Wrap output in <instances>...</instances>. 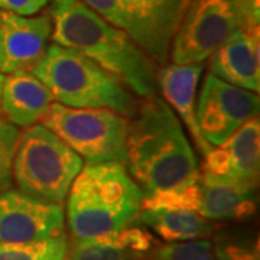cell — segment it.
<instances>
[{"label": "cell", "mask_w": 260, "mask_h": 260, "mask_svg": "<svg viewBox=\"0 0 260 260\" xmlns=\"http://www.w3.org/2000/svg\"><path fill=\"white\" fill-rule=\"evenodd\" d=\"M124 167L145 194L201 177L182 123L156 94L145 97L129 119Z\"/></svg>", "instance_id": "cell-1"}, {"label": "cell", "mask_w": 260, "mask_h": 260, "mask_svg": "<svg viewBox=\"0 0 260 260\" xmlns=\"http://www.w3.org/2000/svg\"><path fill=\"white\" fill-rule=\"evenodd\" d=\"M48 15L54 44L81 52L139 97L156 94L155 61L123 29L113 26L81 0H52Z\"/></svg>", "instance_id": "cell-2"}, {"label": "cell", "mask_w": 260, "mask_h": 260, "mask_svg": "<svg viewBox=\"0 0 260 260\" xmlns=\"http://www.w3.org/2000/svg\"><path fill=\"white\" fill-rule=\"evenodd\" d=\"M145 192L120 162L85 165L68 192L67 218L74 239H95L138 221Z\"/></svg>", "instance_id": "cell-3"}, {"label": "cell", "mask_w": 260, "mask_h": 260, "mask_svg": "<svg viewBox=\"0 0 260 260\" xmlns=\"http://www.w3.org/2000/svg\"><path fill=\"white\" fill-rule=\"evenodd\" d=\"M30 73L52 100L77 109H109L130 119L139 103L126 85L73 48L52 44Z\"/></svg>", "instance_id": "cell-4"}, {"label": "cell", "mask_w": 260, "mask_h": 260, "mask_svg": "<svg viewBox=\"0 0 260 260\" xmlns=\"http://www.w3.org/2000/svg\"><path fill=\"white\" fill-rule=\"evenodd\" d=\"M83 159L42 124H32L19 136L12 175L19 191L37 200L62 204Z\"/></svg>", "instance_id": "cell-5"}, {"label": "cell", "mask_w": 260, "mask_h": 260, "mask_svg": "<svg viewBox=\"0 0 260 260\" xmlns=\"http://www.w3.org/2000/svg\"><path fill=\"white\" fill-rule=\"evenodd\" d=\"M41 124L73 149L87 165L120 162L124 165L129 119L109 109H77L51 103Z\"/></svg>", "instance_id": "cell-6"}, {"label": "cell", "mask_w": 260, "mask_h": 260, "mask_svg": "<svg viewBox=\"0 0 260 260\" xmlns=\"http://www.w3.org/2000/svg\"><path fill=\"white\" fill-rule=\"evenodd\" d=\"M236 29V0H192L171 42L172 64H203Z\"/></svg>", "instance_id": "cell-7"}, {"label": "cell", "mask_w": 260, "mask_h": 260, "mask_svg": "<svg viewBox=\"0 0 260 260\" xmlns=\"http://www.w3.org/2000/svg\"><path fill=\"white\" fill-rule=\"evenodd\" d=\"M259 94L207 74L195 109L201 135L211 146L223 145L246 121L259 117Z\"/></svg>", "instance_id": "cell-8"}, {"label": "cell", "mask_w": 260, "mask_h": 260, "mask_svg": "<svg viewBox=\"0 0 260 260\" xmlns=\"http://www.w3.org/2000/svg\"><path fill=\"white\" fill-rule=\"evenodd\" d=\"M62 233L61 204L45 203L20 191L0 192V243L35 242Z\"/></svg>", "instance_id": "cell-9"}, {"label": "cell", "mask_w": 260, "mask_h": 260, "mask_svg": "<svg viewBox=\"0 0 260 260\" xmlns=\"http://www.w3.org/2000/svg\"><path fill=\"white\" fill-rule=\"evenodd\" d=\"M52 32L49 15L20 16L2 12L0 19V73L30 71L45 55Z\"/></svg>", "instance_id": "cell-10"}, {"label": "cell", "mask_w": 260, "mask_h": 260, "mask_svg": "<svg viewBox=\"0 0 260 260\" xmlns=\"http://www.w3.org/2000/svg\"><path fill=\"white\" fill-rule=\"evenodd\" d=\"M257 182L201 174V204L198 214L211 221H243L256 213Z\"/></svg>", "instance_id": "cell-11"}, {"label": "cell", "mask_w": 260, "mask_h": 260, "mask_svg": "<svg viewBox=\"0 0 260 260\" xmlns=\"http://www.w3.org/2000/svg\"><path fill=\"white\" fill-rule=\"evenodd\" d=\"M210 74L239 88L259 93V37L236 29L210 56Z\"/></svg>", "instance_id": "cell-12"}, {"label": "cell", "mask_w": 260, "mask_h": 260, "mask_svg": "<svg viewBox=\"0 0 260 260\" xmlns=\"http://www.w3.org/2000/svg\"><path fill=\"white\" fill-rule=\"evenodd\" d=\"M201 73L203 64H169L159 71L156 81L168 106L177 112L182 123H185L197 148L204 156L213 146L201 135L195 116V93Z\"/></svg>", "instance_id": "cell-13"}, {"label": "cell", "mask_w": 260, "mask_h": 260, "mask_svg": "<svg viewBox=\"0 0 260 260\" xmlns=\"http://www.w3.org/2000/svg\"><path fill=\"white\" fill-rule=\"evenodd\" d=\"M52 103L47 87L30 71H18L5 77L2 88V113L9 123L29 127L39 121Z\"/></svg>", "instance_id": "cell-14"}, {"label": "cell", "mask_w": 260, "mask_h": 260, "mask_svg": "<svg viewBox=\"0 0 260 260\" xmlns=\"http://www.w3.org/2000/svg\"><path fill=\"white\" fill-rule=\"evenodd\" d=\"M138 221L168 243L200 240L211 236L215 230L211 220L188 210H140Z\"/></svg>", "instance_id": "cell-15"}, {"label": "cell", "mask_w": 260, "mask_h": 260, "mask_svg": "<svg viewBox=\"0 0 260 260\" xmlns=\"http://www.w3.org/2000/svg\"><path fill=\"white\" fill-rule=\"evenodd\" d=\"M230 160V174L227 177L257 182L260 162V123L259 117L246 121L232 138L223 143Z\"/></svg>", "instance_id": "cell-16"}, {"label": "cell", "mask_w": 260, "mask_h": 260, "mask_svg": "<svg viewBox=\"0 0 260 260\" xmlns=\"http://www.w3.org/2000/svg\"><path fill=\"white\" fill-rule=\"evenodd\" d=\"M160 56L167 64L172 38L192 0H140Z\"/></svg>", "instance_id": "cell-17"}, {"label": "cell", "mask_w": 260, "mask_h": 260, "mask_svg": "<svg viewBox=\"0 0 260 260\" xmlns=\"http://www.w3.org/2000/svg\"><path fill=\"white\" fill-rule=\"evenodd\" d=\"M148 254H140L124 246L119 232L95 237L74 239L68 243L65 260H146Z\"/></svg>", "instance_id": "cell-18"}, {"label": "cell", "mask_w": 260, "mask_h": 260, "mask_svg": "<svg viewBox=\"0 0 260 260\" xmlns=\"http://www.w3.org/2000/svg\"><path fill=\"white\" fill-rule=\"evenodd\" d=\"M65 233L28 243H0V260H65Z\"/></svg>", "instance_id": "cell-19"}, {"label": "cell", "mask_w": 260, "mask_h": 260, "mask_svg": "<svg viewBox=\"0 0 260 260\" xmlns=\"http://www.w3.org/2000/svg\"><path fill=\"white\" fill-rule=\"evenodd\" d=\"M201 204V177L182 185L143 195L142 210H188L198 213Z\"/></svg>", "instance_id": "cell-20"}, {"label": "cell", "mask_w": 260, "mask_h": 260, "mask_svg": "<svg viewBox=\"0 0 260 260\" xmlns=\"http://www.w3.org/2000/svg\"><path fill=\"white\" fill-rule=\"evenodd\" d=\"M213 251L217 260H260L257 240L240 233L217 234Z\"/></svg>", "instance_id": "cell-21"}, {"label": "cell", "mask_w": 260, "mask_h": 260, "mask_svg": "<svg viewBox=\"0 0 260 260\" xmlns=\"http://www.w3.org/2000/svg\"><path fill=\"white\" fill-rule=\"evenodd\" d=\"M152 260H217L210 240L168 243L150 253Z\"/></svg>", "instance_id": "cell-22"}, {"label": "cell", "mask_w": 260, "mask_h": 260, "mask_svg": "<svg viewBox=\"0 0 260 260\" xmlns=\"http://www.w3.org/2000/svg\"><path fill=\"white\" fill-rule=\"evenodd\" d=\"M18 127L9 121L0 120V192L12 185V168L19 142Z\"/></svg>", "instance_id": "cell-23"}, {"label": "cell", "mask_w": 260, "mask_h": 260, "mask_svg": "<svg viewBox=\"0 0 260 260\" xmlns=\"http://www.w3.org/2000/svg\"><path fill=\"white\" fill-rule=\"evenodd\" d=\"M85 6L100 15L104 20L116 28L123 29L129 35V20L121 6L120 0H81Z\"/></svg>", "instance_id": "cell-24"}, {"label": "cell", "mask_w": 260, "mask_h": 260, "mask_svg": "<svg viewBox=\"0 0 260 260\" xmlns=\"http://www.w3.org/2000/svg\"><path fill=\"white\" fill-rule=\"evenodd\" d=\"M236 8L239 18V29L249 35L259 37V0H236Z\"/></svg>", "instance_id": "cell-25"}, {"label": "cell", "mask_w": 260, "mask_h": 260, "mask_svg": "<svg viewBox=\"0 0 260 260\" xmlns=\"http://www.w3.org/2000/svg\"><path fill=\"white\" fill-rule=\"evenodd\" d=\"M48 0H0V9L20 16H34L47 6Z\"/></svg>", "instance_id": "cell-26"}, {"label": "cell", "mask_w": 260, "mask_h": 260, "mask_svg": "<svg viewBox=\"0 0 260 260\" xmlns=\"http://www.w3.org/2000/svg\"><path fill=\"white\" fill-rule=\"evenodd\" d=\"M3 81H5V75L0 73V114H2V88H3Z\"/></svg>", "instance_id": "cell-27"}, {"label": "cell", "mask_w": 260, "mask_h": 260, "mask_svg": "<svg viewBox=\"0 0 260 260\" xmlns=\"http://www.w3.org/2000/svg\"><path fill=\"white\" fill-rule=\"evenodd\" d=\"M0 19H2V10H0Z\"/></svg>", "instance_id": "cell-28"}]
</instances>
